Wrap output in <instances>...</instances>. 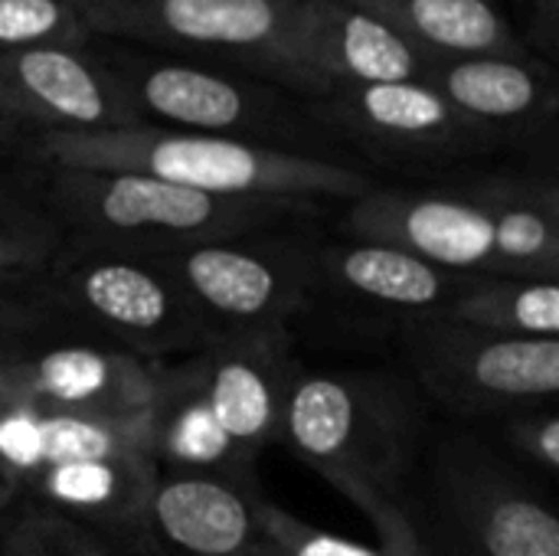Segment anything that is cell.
I'll return each mask as SVG.
<instances>
[{
  "mask_svg": "<svg viewBox=\"0 0 559 556\" xmlns=\"http://www.w3.org/2000/svg\"><path fill=\"white\" fill-rule=\"evenodd\" d=\"M429 439L423 393L386 370H298L278 429L298 462L360 514L403 505Z\"/></svg>",
  "mask_w": 559,
  "mask_h": 556,
  "instance_id": "obj_1",
  "label": "cell"
},
{
  "mask_svg": "<svg viewBox=\"0 0 559 556\" xmlns=\"http://www.w3.org/2000/svg\"><path fill=\"white\" fill-rule=\"evenodd\" d=\"M16 157L39 167L144 174L216 197L350 203L377 187L373 174L360 164L157 125L92 134H29Z\"/></svg>",
  "mask_w": 559,
  "mask_h": 556,
  "instance_id": "obj_2",
  "label": "cell"
},
{
  "mask_svg": "<svg viewBox=\"0 0 559 556\" xmlns=\"http://www.w3.org/2000/svg\"><path fill=\"white\" fill-rule=\"evenodd\" d=\"M403 514L419 556H559L554 495L468 426L426 439Z\"/></svg>",
  "mask_w": 559,
  "mask_h": 556,
  "instance_id": "obj_3",
  "label": "cell"
},
{
  "mask_svg": "<svg viewBox=\"0 0 559 556\" xmlns=\"http://www.w3.org/2000/svg\"><path fill=\"white\" fill-rule=\"evenodd\" d=\"M39 170L43 193L66 229V249L151 256L223 236L305 226L324 213V203L311 200L216 197L124 170Z\"/></svg>",
  "mask_w": 559,
  "mask_h": 556,
  "instance_id": "obj_4",
  "label": "cell"
},
{
  "mask_svg": "<svg viewBox=\"0 0 559 556\" xmlns=\"http://www.w3.org/2000/svg\"><path fill=\"white\" fill-rule=\"evenodd\" d=\"M105 62L111 66L141 125L347 161L334 151V141L311 121L305 98L265 79L200 59H154L118 52L105 56Z\"/></svg>",
  "mask_w": 559,
  "mask_h": 556,
  "instance_id": "obj_5",
  "label": "cell"
},
{
  "mask_svg": "<svg viewBox=\"0 0 559 556\" xmlns=\"http://www.w3.org/2000/svg\"><path fill=\"white\" fill-rule=\"evenodd\" d=\"M305 226L190 242L151 259L174 279L210 341L288 331L318 285L321 239Z\"/></svg>",
  "mask_w": 559,
  "mask_h": 556,
  "instance_id": "obj_6",
  "label": "cell"
},
{
  "mask_svg": "<svg viewBox=\"0 0 559 556\" xmlns=\"http://www.w3.org/2000/svg\"><path fill=\"white\" fill-rule=\"evenodd\" d=\"M413 387L465 423H495L559 393V338H508L445 311L396 321Z\"/></svg>",
  "mask_w": 559,
  "mask_h": 556,
  "instance_id": "obj_7",
  "label": "cell"
},
{
  "mask_svg": "<svg viewBox=\"0 0 559 556\" xmlns=\"http://www.w3.org/2000/svg\"><path fill=\"white\" fill-rule=\"evenodd\" d=\"M43 288L59 324L141 360H180L210 344L180 288L151 256L62 249Z\"/></svg>",
  "mask_w": 559,
  "mask_h": 556,
  "instance_id": "obj_8",
  "label": "cell"
},
{
  "mask_svg": "<svg viewBox=\"0 0 559 556\" xmlns=\"http://www.w3.org/2000/svg\"><path fill=\"white\" fill-rule=\"evenodd\" d=\"M298 0H108L85 10L98 39L200 52L305 98L288 36Z\"/></svg>",
  "mask_w": 559,
  "mask_h": 556,
  "instance_id": "obj_9",
  "label": "cell"
},
{
  "mask_svg": "<svg viewBox=\"0 0 559 556\" xmlns=\"http://www.w3.org/2000/svg\"><path fill=\"white\" fill-rule=\"evenodd\" d=\"M305 108L334 144L347 141L373 164L449 167L498 147L426 82L341 85Z\"/></svg>",
  "mask_w": 559,
  "mask_h": 556,
  "instance_id": "obj_10",
  "label": "cell"
},
{
  "mask_svg": "<svg viewBox=\"0 0 559 556\" xmlns=\"http://www.w3.org/2000/svg\"><path fill=\"white\" fill-rule=\"evenodd\" d=\"M0 115L26 138L141 125L111 66L92 43L0 52Z\"/></svg>",
  "mask_w": 559,
  "mask_h": 556,
  "instance_id": "obj_11",
  "label": "cell"
},
{
  "mask_svg": "<svg viewBox=\"0 0 559 556\" xmlns=\"http://www.w3.org/2000/svg\"><path fill=\"white\" fill-rule=\"evenodd\" d=\"M344 239L400 249L459 275H495L488 213L459 187H370L344 203Z\"/></svg>",
  "mask_w": 559,
  "mask_h": 556,
  "instance_id": "obj_12",
  "label": "cell"
},
{
  "mask_svg": "<svg viewBox=\"0 0 559 556\" xmlns=\"http://www.w3.org/2000/svg\"><path fill=\"white\" fill-rule=\"evenodd\" d=\"M160 364L95 341L49 338L0 370V406H43L144 426Z\"/></svg>",
  "mask_w": 559,
  "mask_h": 556,
  "instance_id": "obj_13",
  "label": "cell"
},
{
  "mask_svg": "<svg viewBox=\"0 0 559 556\" xmlns=\"http://www.w3.org/2000/svg\"><path fill=\"white\" fill-rule=\"evenodd\" d=\"M190 360L213 426L255 465L262 449L278 442L285 400L301 370L292 331L216 338Z\"/></svg>",
  "mask_w": 559,
  "mask_h": 556,
  "instance_id": "obj_14",
  "label": "cell"
},
{
  "mask_svg": "<svg viewBox=\"0 0 559 556\" xmlns=\"http://www.w3.org/2000/svg\"><path fill=\"white\" fill-rule=\"evenodd\" d=\"M288 49L305 102L341 85L423 82L429 56L354 0H298Z\"/></svg>",
  "mask_w": 559,
  "mask_h": 556,
  "instance_id": "obj_15",
  "label": "cell"
},
{
  "mask_svg": "<svg viewBox=\"0 0 559 556\" xmlns=\"http://www.w3.org/2000/svg\"><path fill=\"white\" fill-rule=\"evenodd\" d=\"M259 495V485L157 469L138 541L154 556H278L255 514Z\"/></svg>",
  "mask_w": 559,
  "mask_h": 556,
  "instance_id": "obj_16",
  "label": "cell"
},
{
  "mask_svg": "<svg viewBox=\"0 0 559 556\" xmlns=\"http://www.w3.org/2000/svg\"><path fill=\"white\" fill-rule=\"evenodd\" d=\"M426 85H432L462 118L481 128L498 147L531 144L554 131L559 95L554 66L524 56H468L426 62Z\"/></svg>",
  "mask_w": 559,
  "mask_h": 556,
  "instance_id": "obj_17",
  "label": "cell"
},
{
  "mask_svg": "<svg viewBox=\"0 0 559 556\" xmlns=\"http://www.w3.org/2000/svg\"><path fill=\"white\" fill-rule=\"evenodd\" d=\"M472 279L475 275L445 272L390 246L337 239L321 242L314 295L334 292L347 301L383 308L396 315V321H403L413 315L449 308Z\"/></svg>",
  "mask_w": 559,
  "mask_h": 556,
  "instance_id": "obj_18",
  "label": "cell"
},
{
  "mask_svg": "<svg viewBox=\"0 0 559 556\" xmlns=\"http://www.w3.org/2000/svg\"><path fill=\"white\" fill-rule=\"evenodd\" d=\"M455 184L488 213L495 275L559 282V187L550 170H495Z\"/></svg>",
  "mask_w": 559,
  "mask_h": 556,
  "instance_id": "obj_19",
  "label": "cell"
},
{
  "mask_svg": "<svg viewBox=\"0 0 559 556\" xmlns=\"http://www.w3.org/2000/svg\"><path fill=\"white\" fill-rule=\"evenodd\" d=\"M432 59L534 56L495 0H354Z\"/></svg>",
  "mask_w": 559,
  "mask_h": 556,
  "instance_id": "obj_20",
  "label": "cell"
},
{
  "mask_svg": "<svg viewBox=\"0 0 559 556\" xmlns=\"http://www.w3.org/2000/svg\"><path fill=\"white\" fill-rule=\"evenodd\" d=\"M62 249L66 229L43 193V170L29 161L0 167V285H43Z\"/></svg>",
  "mask_w": 559,
  "mask_h": 556,
  "instance_id": "obj_21",
  "label": "cell"
},
{
  "mask_svg": "<svg viewBox=\"0 0 559 556\" xmlns=\"http://www.w3.org/2000/svg\"><path fill=\"white\" fill-rule=\"evenodd\" d=\"M445 315L508 338H559V282L475 275Z\"/></svg>",
  "mask_w": 559,
  "mask_h": 556,
  "instance_id": "obj_22",
  "label": "cell"
},
{
  "mask_svg": "<svg viewBox=\"0 0 559 556\" xmlns=\"http://www.w3.org/2000/svg\"><path fill=\"white\" fill-rule=\"evenodd\" d=\"M255 514L262 528L269 531L278 556H419L403 505H380L364 514L377 531V544H360V541H344L337 534H328L295 518L292 511L278 508L265 495L255 498Z\"/></svg>",
  "mask_w": 559,
  "mask_h": 556,
  "instance_id": "obj_23",
  "label": "cell"
},
{
  "mask_svg": "<svg viewBox=\"0 0 559 556\" xmlns=\"http://www.w3.org/2000/svg\"><path fill=\"white\" fill-rule=\"evenodd\" d=\"M0 556H118L98 531L46 508L26 505L0 524Z\"/></svg>",
  "mask_w": 559,
  "mask_h": 556,
  "instance_id": "obj_24",
  "label": "cell"
},
{
  "mask_svg": "<svg viewBox=\"0 0 559 556\" xmlns=\"http://www.w3.org/2000/svg\"><path fill=\"white\" fill-rule=\"evenodd\" d=\"M95 43L82 10L69 0H0V52Z\"/></svg>",
  "mask_w": 559,
  "mask_h": 556,
  "instance_id": "obj_25",
  "label": "cell"
},
{
  "mask_svg": "<svg viewBox=\"0 0 559 556\" xmlns=\"http://www.w3.org/2000/svg\"><path fill=\"white\" fill-rule=\"evenodd\" d=\"M491 446L531 478H557L559 472V416L554 406H531L491 423Z\"/></svg>",
  "mask_w": 559,
  "mask_h": 556,
  "instance_id": "obj_26",
  "label": "cell"
},
{
  "mask_svg": "<svg viewBox=\"0 0 559 556\" xmlns=\"http://www.w3.org/2000/svg\"><path fill=\"white\" fill-rule=\"evenodd\" d=\"M59 328L43 285H0V338L46 341Z\"/></svg>",
  "mask_w": 559,
  "mask_h": 556,
  "instance_id": "obj_27",
  "label": "cell"
},
{
  "mask_svg": "<svg viewBox=\"0 0 559 556\" xmlns=\"http://www.w3.org/2000/svg\"><path fill=\"white\" fill-rule=\"evenodd\" d=\"M531 3V33H527V49L544 56V62L554 59L559 43V0H527Z\"/></svg>",
  "mask_w": 559,
  "mask_h": 556,
  "instance_id": "obj_28",
  "label": "cell"
},
{
  "mask_svg": "<svg viewBox=\"0 0 559 556\" xmlns=\"http://www.w3.org/2000/svg\"><path fill=\"white\" fill-rule=\"evenodd\" d=\"M49 341V338H46ZM39 341H29V338H0V370H7L10 364H16L23 354H29Z\"/></svg>",
  "mask_w": 559,
  "mask_h": 556,
  "instance_id": "obj_29",
  "label": "cell"
},
{
  "mask_svg": "<svg viewBox=\"0 0 559 556\" xmlns=\"http://www.w3.org/2000/svg\"><path fill=\"white\" fill-rule=\"evenodd\" d=\"M23 141H26V134H23L13 121H7V118L0 115V161L16 157L20 147H23Z\"/></svg>",
  "mask_w": 559,
  "mask_h": 556,
  "instance_id": "obj_30",
  "label": "cell"
},
{
  "mask_svg": "<svg viewBox=\"0 0 559 556\" xmlns=\"http://www.w3.org/2000/svg\"><path fill=\"white\" fill-rule=\"evenodd\" d=\"M13 505H16V492H13V485L7 482V475L0 472V518H3Z\"/></svg>",
  "mask_w": 559,
  "mask_h": 556,
  "instance_id": "obj_31",
  "label": "cell"
},
{
  "mask_svg": "<svg viewBox=\"0 0 559 556\" xmlns=\"http://www.w3.org/2000/svg\"><path fill=\"white\" fill-rule=\"evenodd\" d=\"M69 3H75V7L85 13V10H92V7H102V3H108V0H69Z\"/></svg>",
  "mask_w": 559,
  "mask_h": 556,
  "instance_id": "obj_32",
  "label": "cell"
}]
</instances>
